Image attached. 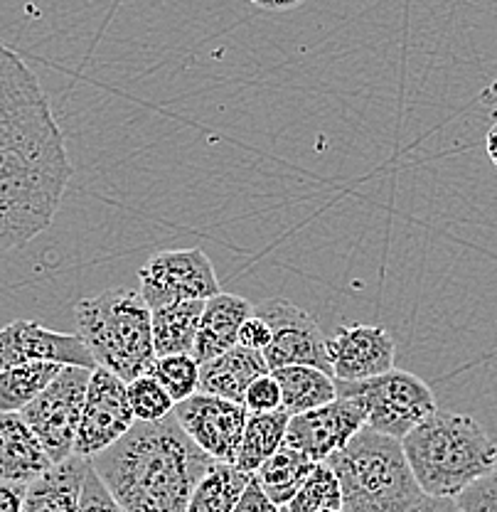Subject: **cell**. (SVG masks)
Segmentation results:
<instances>
[{
    "label": "cell",
    "instance_id": "1",
    "mask_svg": "<svg viewBox=\"0 0 497 512\" xmlns=\"http://www.w3.org/2000/svg\"><path fill=\"white\" fill-rule=\"evenodd\" d=\"M212 463L175 414L136 421L116 444L92 458L94 473L126 512H185Z\"/></svg>",
    "mask_w": 497,
    "mask_h": 512
},
{
    "label": "cell",
    "instance_id": "2",
    "mask_svg": "<svg viewBox=\"0 0 497 512\" xmlns=\"http://www.w3.org/2000/svg\"><path fill=\"white\" fill-rule=\"evenodd\" d=\"M69 180L72 163L55 116L0 136V254L50 227Z\"/></svg>",
    "mask_w": 497,
    "mask_h": 512
},
{
    "label": "cell",
    "instance_id": "3",
    "mask_svg": "<svg viewBox=\"0 0 497 512\" xmlns=\"http://www.w3.org/2000/svg\"><path fill=\"white\" fill-rule=\"evenodd\" d=\"M402 446L426 495L458 498L497 466V444L468 414L436 409L404 436Z\"/></svg>",
    "mask_w": 497,
    "mask_h": 512
},
{
    "label": "cell",
    "instance_id": "4",
    "mask_svg": "<svg viewBox=\"0 0 497 512\" xmlns=\"http://www.w3.org/2000/svg\"><path fill=\"white\" fill-rule=\"evenodd\" d=\"M325 463L340 480L342 512H406L424 495L402 439L367 424Z\"/></svg>",
    "mask_w": 497,
    "mask_h": 512
},
{
    "label": "cell",
    "instance_id": "5",
    "mask_svg": "<svg viewBox=\"0 0 497 512\" xmlns=\"http://www.w3.org/2000/svg\"><path fill=\"white\" fill-rule=\"evenodd\" d=\"M77 333L96 365L106 367L124 382L143 375L156 362L151 308L141 291L116 286L82 298L74 306Z\"/></svg>",
    "mask_w": 497,
    "mask_h": 512
},
{
    "label": "cell",
    "instance_id": "6",
    "mask_svg": "<svg viewBox=\"0 0 497 512\" xmlns=\"http://www.w3.org/2000/svg\"><path fill=\"white\" fill-rule=\"evenodd\" d=\"M335 387H338V397L362 399L367 409V426L394 439H404L414 426L429 419L438 409L429 384L419 375L394 370V367L370 380H335Z\"/></svg>",
    "mask_w": 497,
    "mask_h": 512
},
{
    "label": "cell",
    "instance_id": "7",
    "mask_svg": "<svg viewBox=\"0 0 497 512\" xmlns=\"http://www.w3.org/2000/svg\"><path fill=\"white\" fill-rule=\"evenodd\" d=\"M89 377H92L89 367L64 365L60 375L20 412L37 434L40 444L45 446L52 463H60L72 456L84 399H87Z\"/></svg>",
    "mask_w": 497,
    "mask_h": 512
},
{
    "label": "cell",
    "instance_id": "8",
    "mask_svg": "<svg viewBox=\"0 0 497 512\" xmlns=\"http://www.w3.org/2000/svg\"><path fill=\"white\" fill-rule=\"evenodd\" d=\"M138 291L148 308L173 301H207L222 293L210 256L197 247L153 254L138 271Z\"/></svg>",
    "mask_w": 497,
    "mask_h": 512
},
{
    "label": "cell",
    "instance_id": "9",
    "mask_svg": "<svg viewBox=\"0 0 497 512\" xmlns=\"http://www.w3.org/2000/svg\"><path fill=\"white\" fill-rule=\"evenodd\" d=\"M254 313L271 328V343L261 350L269 370L286 365H313L330 372L328 335L311 313L293 306L286 298H266L254 306Z\"/></svg>",
    "mask_w": 497,
    "mask_h": 512
},
{
    "label": "cell",
    "instance_id": "10",
    "mask_svg": "<svg viewBox=\"0 0 497 512\" xmlns=\"http://www.w3.org/2000/svg\"><path fill=\"white\" fill-rule=\"evenodd\" d=\"M133 424H136V414L128 402L126 382L106 367L96 365L89 377L87 399H84L72 453L94 458L96 453L116 444Z\"/></svg>",
    "mask_w": 497,
    "mask_h": 512
},
{
    "label": "cell",
    "instance_id": "11",
    "mask_svg": "<svg viewBox=\"0 0 497 512\" xmlns=\"http://www.w3.org/2000/svg\"><path fill=\"white\" fill-rule=\"evenodd\" d=\"M175 419L183 426L185 434L195 441L212 461L234 463L239 444H242L244 426L249 412L244 404L232 399L215 397V394L195 392L183 402L175 404Z\"/></svg>",
    "mask_w": 497,
    "mask_h": 512
},
{
    "label": "cell",
    "instance_id": "12",
    "mask_svg": "<svg viewBox=\"0 0 497 512\" xmlns=\"http://www.w3.org/2000/svg\"><path fill=\"white\" fill-rule=\"evenodd\" d=\"M367 424V409L357 397H335L323 407L293 414L286 426L283 444L298 448L315 463L328 461L340 451L362 426Z\"/></svg>",
    "mask_w": 497,
    "mask_h": 512
},
{
    "label": "cell",
    "instance_id": "13",
    "mask_svg": "<svg viewBox=\"0 0 497 512\" xmlns=\"http://www.w3.org/2000/svg\"><path fill=\"white\" fill-rule=\"evenodd\" d=\"M25 362H57L94 370L96 360L79 333H57L37 320H13L0 328V370Z\"/></svg>",
    "mask_w": 497,
    "mask_h": 512
},
{
    "label": "cell",
    "instance_id": "14",
    "mask_svg": "<svg viewBox=\"0 0 497 512\" xmlns=\"http://www.w3.org/2000/svg\"><path fill=\"white\" fill-rule=\"evenodd\" d=\"M394 345L392 333L382 325H340L328 338V360L330 372L340 382L370 380L394 367Z\"/></svg>",
    "mask_w": 497,
    "mask_h": 512
},
{
    "label": "cell",
    "instance_id": "15",
    "mask_svg": "<svg viewBox=\"0 0 497 512\" xmlns=\"http://www.w3.org/2000/svg\"><path fill=\"white\" fill-rule=\"evenodd\" d=\"M52 116L50 101L32 69L0 42V136Z\"/></svg>",
    "mask_w": 497,
    "mask_h": 512
},
{
    "label": "cell",
    "instance_id": "16",
    "mask_svg": "<svg viewBox=\"0 0 497 512\" xmlns=\"http://www.w3.org/2000/svg\"><path fill=\"white\" fill-rule=\"evenodd\" d=\"M89 471L92 458L77 453L52 463L45 473L25 485L20 512H77Z\"/></svg>",
    "mask_w": 497,
    "mask_h": 512
},
{
    "label": "cell",
    "instance_id": "17",
    "mask_svg": "<svg viewBox=\"0 0 497 512\" xmlns=\"http://www.w3.org/2000/svg\"><path fill=\"white\" fill-rule=\"evenodd\" d=\"M52 466L45 446L20 412H0V480L28 485Z\"/></svg>",
    "mask_w": 497,
    "mask_h": 512
},
{
    "label": "cell",
    "instance_id": "18",
    "mask_svg": "<svg viewBox=\"0 0 497 512\" xmlns=\"http://www.w3.org/2000/svg\"><path fill=\"white\" fill-rule=\"evenodd\" d=\"M251 313H254V306L247 298L234 296V293H217V296L207 298L200 318V330H197L195 345H192V357L202 365V362L234 348L239 328Z\"/></svg>",
    "mask_w": 497,
    "mask_h": 512
},
{
    "label": "cell",
    "instance_id": "19",
    "mask_svg": "<svg viewBox=\"0 0 497 512\" xmlns=\"http://www.w3.org/2000/svg\"><path fill=\"white\" fill-rule=\"evenodd\" d=\"M266 372L271 370L266 365L261 350H249L242 348V345H234V348L222 352V355L202 362L197 392L215 394V397L244 404V394H247L249 384L256 377L266 375Z\"/></svg>",
    "mask_w": 497,
    "mask_h": 512
},
{
    "label": "cell",
    "instance_id": "20",
    "mask_svg": "<svg viewBox=\"0 0 497 512\" xmlns=\"http://www.w3.org/2000/svg\"><path fill=\"white\" fill-rule=\"evenodd\" d=\"M281 387V407L288 414H301L323 407L338 397L335 377L313 365H286L271 370Z\"/></svg>",
    "mask_w": 497,
    "mask_h": 512
},
{
    "label": "cell",
    "instance_id": "21",
    "mask_svg": "<svg viewBox=\"0 0 497 512\" xmlns=\"http://www.w3.org/2000/svg\"><path fill=\"white\" fill-rule=\"evenodd\" d=\"M205 301H173L151 308L153 348L156 355H175L192 352Z\"/></svg>",
    "mask_w": 497,
    "mask_h": 512
},
{
    "label": "cell",
    "instance_id": "22",
    "mask_svg": "<svg viewBox=\"0 0 497 512\" xmlns=\"http://www.w3.org/2000/svg\"><path fill=\"white\" fill-rule=\"evenodd\" d=\"M313 468V458H308L306 453H301L298 448L283 444L279 446V451L271 453V456L261 463V468L254 473V478L259 480L264 493L269 495L279 508H283V505L291 503V498L298 493L303 480L311 476Z\"/></svg>",
    "mask_w": 497,
    "mask_h": 512
},
{
    "label": "cell",
    "instance_id": "23",
    "mask_svg": "<svg viewBox=\"0 0 497 512\" xmlns=\"http://www.w3.org/2000/svg\"><path fill=\"white\" fill-rule=\"evenodd\" d=\"M251 476L254 473L239 471L234 463L215 461L192 490L185 512H234Z\"/></svg>",
    "mask_w": 497,
    "mask_h": 512
},
{
    "label": "cell",
    "instance_id": "24",
    "mask_svg": "<svg viewBox=\"0 0 497 512\" xmlns=\"http://www.w3.org/2000/svg\"><path fill=\"white\" fill-rule=\"evenodd\" d=\"M288 419H291V414L286 409H276V412L266 414H249L234 466L244 473L259 471L261 463L271 453L279 451V446H283Z\"/></svg>",
    "mask_w": 497,
    "mask_h": 512
},
{
    "label": "cell",
    "instance_id": "25",
    "mask_svg": "<svg viewBox=\"0 0 497 512\" xmlns=\"http://www.w3.org/2000/svg\"><path fill=\"white\" fill-rule=\"evenodd\" d=\"M62 367L57 362H25L0 370V412H23Z\"/></svg>",
    "mask_w": 497,
    "mask_h": 512
},
{
    "label": "cell",
    "instance_id": "26",
    "mask_svg": "<svg viewBox=\"0 0 497 512\" xmlns=\"http://www.w3.org/2000/svg\"><path fill=\"white\" fill-rule=\"evenodd\" d=\"M288 512H320V510H342L340 480L333 468L325 461L315 463L311 476L303 480L298 493L286 505Z\"/></svg>",
    "mask_w": 497,
    "mask_h": 512
},
{
    "label": "cell",
    "instance_id": "27",
    "mask_svg": "<svg viewBox=\"0 0 497 512\" xmlns=\"http://www.w3.org/2000/svg\"><path fill=\"white\" fill-rule=\"evenodd\" d=\"M151 375L163 384L165 392L173 397V402H183L190 394L197 392L200 380V362L192 357V352H175V355L156 357L151 367Z\"/></svg>",
    "mask_w": 497,
    "mask_h": 512
},
{
    "label": "cell",
    "instance_id": "28",
    "mask_svg": "<svg viewBox=\"0 0 497 512\" xmlns=\"http://www.w3.org/2000/svg\"><path fill=\"white\" fill-rule=\"evenodd\" d=\"M128 389V402H131L136 421H158L163 416L173 414L175 402L165 387L156 377L151 375V370L143 372V375L133 377L131 382H126Z\"/></svg>",
    "mask_w": 497,
    "mask_h": 512
},
{
    "label": "cell",
    "instance_id": "29",
    "mask_svg": "<svg viewBox=\"0 0 497 512\" xmlns=\"http://www.w3.org/2000/svg\"><path fill=\"white\" fill-rule=\"evenodd\" d=\"M456 500L463 512H497V466L470 483Z\"/></svg>",
    "mask_w": 497,
    "mask_h": 512
},
{
    "label": "cell",
    "instance_id": "30",
    "mask_svg": "<svg viewBox=\"0 0 497 512\" xmlns=\"http://www.w3.org/2000/svg\"><path fill=\"white\" fill-rule=\"evenodd\" d=\"M244 407H247L249 414H266V412H276V409H283L281 387L271 372L256 377V380L249 384L247 394H244Z\"/></svg>",
    "mask_w": 497,
    "mask_h": 512
},
{
    "label": "cell",
    "instance_id": "31",
    "mask_svg": "<svg viewBox=\"0 0 497 512\" xmlns=\"http://www.w3.org/2000/svg\"><path fill=\"white\" fill-rule=\"evenodd\" d=\"M77 512H126L119 503L114 500V495L106 490V485L101 483V478L96 476L94 468L87 473V480H84L82 500H79Z\"/></svg>",
    "mask_w": 497,
    "mask_h": 512
},
{
    "label": "cell",
    "instance_id": "32",
    "mask_svg": "<svg viewBox=\"0 0 497 512\" xmlns=\"http://www.w3.org/2000/svg\"><path fill=\"white\" fill-rule=\"evenodd\" d=\"M271 343V328L264 318L251 313V316L244 320L242 328H239V338L237 345L249 350H264L266 345Z\"/></svg>",
    "mask_w": 497,
    "mask_h": 512
},
{
    "label": "cell",
    "instance_id": "33",
    "mask_svg": "<svg viewBox=\"0 0 497 512\" xmlns=\"http://www.w3.org/2000/svg\"><path fill=\"white\" fill-rule=\"evenodd\" d=\"M281 508L264 493V488L259 485V480L251 476V480L244 488L242 498L237 500V508L234 512H279Z\"/></svg>",
    "mask_w": 497,
    "mask_h": 512
},
{
    "label": "cell",
    "instance_id": "34",
    "mask_svg": "<svg viewBox=\"0 0 497 512\" xmlns=\"http://www.w3.org/2000/svg\"><path fill=\"white\" fill-rule=\"evenodd\" d=\"M406 512H463L456 498H441V495H421Z\"/></svg>",
    "mask_w": 497,
    "mask_h": 512
},
{
    "label": "cell",
    "instance_id": "35",
    "mask_svg": "<svg viewBox=\"0 0 497 512\" xmlns=\"http://www.w3.org/2000/svg\"><path fill=\"white\" fill-rule=\"evenodd\" d=\"M25 485L5 483L0 480V512H20L23 510Z\"/></svg>",
    "mask_w": 497,
    "mask_h": 512
},
{
    "label": "cell",
    "instance_id": "36",
    "mask_svg": "<svg viewBox=\"0 0 497 512\" xmlns=\"http://www.w3.org/2000/svg\"><path fill=\"white\" fill-rule=\"evenodd\" d=\"M249 3L259 5L264 10H288V8H296L301 5L303 0H249Z\"/></svg>",
    "mask_w": 497,
    "mask_h": 512
},
{
    "label": "cell",
    "instance_id": "37",
    "mask_svg": "<svg viewBox=\"0 0 497 512\" xmlns=\"http://www.w3.org/2000/svg\"><path fill=\"white\" fill-rule=\"evenodd\" d=\"M485 146H488V156H490V160H493V163L497 165V124L490 128V133H488V143H485Z\"/></svg>",
    "mask_w": 497,
    "mask_h": 512
},
{
    "label": "cell",
    "instance_id": "38",
    "mask_svg": "<svg viewBox=\"0 0 497 512\" xmlns=\"http://www.w3.org/2000/svg\"><path fill=\"white\" fill-rule=\"evenodd\" d=\"M320 512H342V510H335V508H330V510H320Z\"/></svg>",
    "mask_w": 497,
    "mask_h": 512
},
{
    "label": "cell",
    "instance_id": "39",
    "mask_svg": "<svg viewBox=\"0 0 497 512\" xmlns=\"http://www.w3.org/2000/svg\"><path fill=\"white\" fill-rule=\"evenodd\" d=\"M279 512H288V508H286V505H283V508H281Z\"/></svg>",
    "mask_w": 497,
    "mask_h": 512
}]
</instances>
